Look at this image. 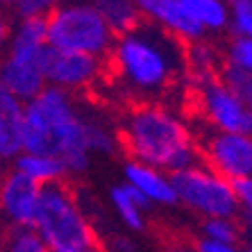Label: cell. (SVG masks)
Instances as JSON below:
<instances>
[{"label":"cell","mask_w":252,"mask_h":252,"mask_svg":"<svg viewBox=\"0 0 252 252\" xmlns=\"http://www.w3.org/2000/svg\"><path fill=\"white\" fill-rule=\"evenodd\" d=\"M187 46L155 25L139 23L116 34L105 57L109 82L132 102H153L187 77Z\"/></svg>","instance_id":"cell-1"},{"label":"cell","mask_w":252,"mask_h":252,"mask_svg":"<svg viewBox=\"0 0 252 252\" xmlns=\"http://www.w3.org/2000/svg\"><path fill=\"white\" fill-rule=\"evenodd\" d=\"M116 132L121 150L141 164L177 173L200 161L198 134L182 114L161 100L132 102L118 121Z\"/></svg>","instance_id":"cell-2"},{"label":"cell","mask_w":252,"mask_h":252,"mask_svg":"<svg viewBox=\"0 0 252 252\" xmlns=\"http://www.w3.org/2000/svg\"><path fill=\"white\" fill-rule=\"evenodd\" d=\"M23 150L48 153L64 161L68 175L91 168L94 155L87 146V109L73 94L48 84L23 105Z\"/></svg>","instance_id":"cell-3"},{"label":"cell","mask_w":252,"mask_h":252,"mask_svg":"<svg viewBox=\"0 0 252 252\" xmlns=\"http://www.w3.org/2000/svg\"><path fill=\"white\" fill-rule=\"evenodd\" d=\"M50 50L46 36V18L18 16L12 23L7 50L0 59V82L18 100L28 102L48 87L46 55Z\"/></svg>","instance_id":"cell-4"},{"label":"cell","mask_w":252,"mask_h":252,"mask_svg":"<svg viewBox=\"0 0 252 252\" xmlns=\"http://www.w3.org/2000/svg\"><path fill=\"white\" fill-rule=\"evenodd\" d=\"M46 36L53 50L84 53L105 59L116 34L94 0H62L46 16Z\"/></svg>","instance_id":"cell-5"},{"label":"cell","mask_w":252,"mask_h":252,"mask_svg":"<svg viewBox=\"0 0 252 252\" xmlns=\"http://www.w3.org/2000/svg\"><path fill=\"white\" fill-rule=\"evenodd\" d=\"M32 229L50 246V250L98 243L87 211L64 182L48 184L41 189Z\"/></svg>","instance_id":"cell-6"},{"label":"cell","mask_w":252,"mask_h":252,"mask_svg":"<svg viewBox=\"0 0 252 252\" xmlns=\"http://www.w3.org/2000/svg\"><path fill=\"white\" fill-rule=\"evenodd\" d=\"M177 205L198 218H234L239 214L236 184L218 175L207 164L195 161L173 173Z\"/></svg>","instance_id":"cell-7"},{"label":"cell","mask_w":252,"mask_h":252,"mask_svg":"<svg viewBox=\"0 0 252 252\" xmlns=\"http://www.w3.org/2000/svg\"><path fill=\"white\" fill-rule=\"evenodd\" d=\"M193 98L202 123L211 132H252V114L236 89L220 77L193 82Z\"/></svg>","instance_id":"cell-8"},{"label":"cell","mask_w":252,"mask_h":252,"mask_svg":"<svg viewBox=\"0 0 252 252\" xmlns=\"http://www.w3.org/2000/svg\"><path fill=\"white\" fill-rule=\"evenodd\" d=\"M200 161L229 182L252 177V132H211L198 136Z\"/></svg>","instance_id":"cell-9"},{"label":"cell","mask_w":252,"mask_h":252,"mask_svg":"<svg viewBox=\"0 0 252 252\" xmlns=\"http://www.w3.org/2000/svg\"><path fill=\"white\" fill-rule=\"evenodd\" d=\"M105 59L84 53L68 50H48L46 55V80L50 87H57L68 94L89 91L105 77Z\"/></svg>","instance_id":"cell-10"},{"label":"cell","mask_w":252,"mask_h":252,"mask_svg":"<svg viewBox=\"0 0 252 252\" xmlns=\"http://www.w3.org/2000/svg\"><path fill=\"white\" fill-rule=\"evenodd\" d=\"M41 187L9 168L0 175V220L9 227H32Z\"/></svg>","instance_id":"cell-11"},{"label":"cell","mask_w":252,"mask_h":252,"mask_svg":"<svg viewBox=\"0 0 252 252\" xmlns=\"http://www.w3.org/2000/svg\"><path fill=\"white\" fill-rule=\"evenodd\" d=\"M134 5L139 9L141 23L155 25L184 46L205 39V32L191 18L182 0H134Z\"/></svg>","instance_id":"cell-12"},{"label":"cell","mask_w":252,"mask_h":252,"mask_svg":"<svg viewBox=\"0 0 252 252\" xmlns=\"http://www.w3.org/2000/svg\"><path fill=\"white\" fill-rule=\"evenodd\" d=\"M123 182L134 189L150 207H175L177 205L173 173H168V170H161L157 166L127 159L123 164Z\"/></svg>","instance_id":"cell-13"},{"label":"cell","mask_w":252,"mask_h":252,"mask_svg":"<svg viewBox=\"0 0 252 252\" xmlns=\"http://www.w3.org/2000/svg\"><path fill=\"white\" fill-rule=\"evenodd\" d=\"M23 105L0 82V161H14L23 153Z\"/></svg>","instance_id":"cell-14"},{"label":"cell","mask_w":252,"mask_h":252,"mask_svg":"<svg viewBox=\"0 0 252 252\" xmlns=\"http://www.w3.org/2000/svg\"><path fill=\"white\" fill-rule=\"evenodd\" d=\"M107 200H109V207H112L116 220L125 227V232L139 234L148 227V214H150L153 207L123 180L116 182L114 187H109Z\"/></svg>","instance_id":"cell-15"},{"label":"cell","mask_w":252,"mask_h":252,"mask_svg":"<svg viewBox=\"0 0 252 252\" xmlns=\"http://www.w3.org/2000/svg\"><path fill=\"white\" fill-rule=\"evenodd\" d=\"M12 168L41 189L48 187V184L64 182V177L68 175L64 161L59 157L48 155V153H28V150H23V153L14 159Z\"/></svg>","instance_id":"cell-16"},{"label":"cell","mask_w":252,"mask_h":252,"mask_svg":"<svg viewBox=\"0 0 252 252\" xmlns=\"http://www.w3.org/2000/svg\"><path fill=\"white\" fill-rule=\"evenodd\" d=\"M182 2L205 34H220L229 30L232 7L225 0H182Z\"/></svg>","instance_id":"cell-17"},{"label":"cell","mask_w":252,"mask_h":252,"mask_svg":"<svg viewBox=\"0 0 252 252\" xmlns=\"http://www.w3.org/2000/svg\"><path fill=\"white\" fill-rule=\"evenodd\" d=\"M184 57H187V77L191 82H202V80L216 77L220 66H223L216 48L207 43L205 39L189 43L184 50Z\"/></svg>","instance_id":"cell-18"},{"label":"cell","mask_w":252,"mask_h":252,"mask_svg":"<svg viewBox=\"0 0 252 252\" xmlns=\"http://www.w3.org/2000/svg\"><path fill=\"white\" fill-rule=\"evenodd\" d=\"M87 146L94 157H114L121 150L116 125L100 114L87 112Z\"/></svg>","instance_id":"cell-19"},{"label":"cell","mask_w":252,"mask_h":252,"mask_svg":"<svg viewBox=\"0 0 252 252\" xmlns=\"http://www.w3.org/2000/svg\"><path fill=\"white\" fill-rule=\"evenodd\" d=\"M94 2L114 34H123L141 23L134 0H94Z\"/></svg>","instance_id":"cell-20"},{"label":"cell","mask_w":252,"mask_h":252,"mask_svg":"<svg viewBox=\"0 0 252 252\" xmlns=\"http://www.w3.org/2000/svg\"><path fill=\"white\" fill-rule=\"evenodd\" d=\"M0 252H53L32 227H9L0 243Z\"/></svg>","instance_id":"cell-21"},{"label":"cell","mask_w":252,"mask_h":252,"mask_svg":"<svg viewBox=\"0 0 252 252\" xmlns=\"http://www.w3.org/2000/svg\"><path fill=\"white\" fill-rule=\"evenodd\" d=\"M200 239L218 243H236L241 239V223L234 218H205L200 223Z\"/></svg>","instance_id":"cell-22"},{"label":"cell","mask_w":252,"mask_h":252,"mask_svg":"<svg viewBox=\"0 0 252 252\" xmlns=\"http://www.w3.org/2000/svg\"><path fill=\"white\" fill-rule=\"evenodd\" d=\"M223 64L243 70L246 75L252 77V39H248V36H236V34L232 36L227 41V46H225Z\"/></svg>","instance_id":"cell-23"},{"label":"cell","mask_w":252,"mask_h":252,"mask_svg":"<svg viewBox=\"0 0 252 252\" xmlns=\"http://www.w3.org/2000/svg\"><path fill=\"white\" fill-rule=\"evenodd\" d=\"M236 200H239V214L246 227L252 229V177L236 182Z\"/></svg>","instance_id":"cell-24"},{"label":"cell","mask_w":252,"mask_h":252,"mask_svg":"<svg viewBox=\"0 0 252 252\" xmlns=\"http://www.w3.org/2000/svg\"><path fill=\"white\" fill-rule=\"evenodd\" d=\"M229 30H232V34H236V36H248V39H252V2L232 9Z\"/></svg>","instance_id":"cell-25"},{"label":"cell","mask_w":252,"mask_h":252,"mask_svg":"<svg viewBox=\"0 0 252 252\" xmlns=\"http://www.w3.org/2000/svg\"><path fill=\"white\" fill-rule=\"evenodd\" d=\"M59 2H62V0H18L14 9H16L18 16H41V18H46Z\"/></svg>","instance_id":"cell-26"},{"label":"cell","mask_w":252,"mask_h":252,"mask_svg":"<svg viewBox=\"0 0 252 252\" xmlns=\"http://www.w3.org/2000/svg\"><path fill=\"white\" fill-rule=\"evenodd\" d=\"M107 252H141V243L132 232H121L107 241Z\"/></svg>","instance_id":"cell-27"},{"label":"cell","mask_w":252,"mask_h":252,"mask_svg":"<svg viewBox=\"0 0 252 252\" xmlns=\"http://www.w3.org/2000/svg\"><path fill=\"white\" fill-rule=\"evenodd\" d=\"M195 252H243L236 243H218V241L198 239L195 241Z\"/></svg>","instance_id":"cell-28"},{"label":"cell","mask_w":252,"mask_h":252,"mask_svg":"<svg viewBox=\"0 0 252 252\" xmlns=\"http://www.w3.org/2000/svg\"><path fill=\"white\" fill-rule=\"evenodd\" d=\"M9 34H12V21L7 18V14L0 9V59L7 50V43H9Z\"/></svg>","instance_id":"cell-29"},{"label":"cell","mask_w":252,"mask_h":252,"mask_svg":"<svg viewBox=\"0 0 252 252\" xmlns=\"http://www.w3.org/2000/svg\"><path fill=\"white\" fill-rule=\"evenodd\" d=\"M53 252H107L105 248H100L98 243L94 246H77V248H59V250H53Z\"/></svg>","instance_id":"cell-30"},{"label":"cell","mask_w":252,"mask_h":252,"mask_svg":"<svg viewBox=\"0 0 252 252\" xmlns=\"http://www.w3.org/2000/svg\"><path fill=\"white\" fill-rule=\"evenodd\" d=\"M241 95H243V100L248 102V109H250V114H252V77H248L246 84L241 87Z\"/></svg>","instance_id":"cell-31"},{"label":"cell","mask_w":252,"mask_h":252,"mask_svg":"<svg viewBox=\"0 0 252 252\" xmlns=\"http://www.w3.org/2000/svg\"><path fill=\"white\" fill-rule=\"evenodd\" d=\"M168 252H195V248H193V246H184V243H180V246L168 248Z\"/></svg>","instance_id":"cell-32"},{"label":"cell","mask_w":252,"mask_h":252,"mask_svg":"<svg viewBox=\"0 0 252 252\" xmlns=\"http://www.w3.org/2000/svg\"><path fill=\"white\" fill-rule=\"evenodd\" d=\"M232 9H236V7H241V5H248V2H252V0H225Z\"/></svg>","instance_id":"cell-33"},{"label":"cell","mask_w":252,"mask_h":252,"mask_svg":"<svg viewBox=\"0 0 252 252\" xmlns=\"http://www.w3.org/2000/svg\"><path fill=\"white\" fill-rule=\"evenodd\" d=\"M18 0H0V7H16Z\"/></svg>","instance_id":"cell-34"},{"label":"cell","mask_w":252,"mask_h":252,"mask_svg":"<svg viewBox=\"0 0 252 252\" xmlns=\"http://www.w3.org/2000/svg\"><path fill=\"white\" fill-rule=\"evenodd\" d=\"M243 252H252V243H248V246L243 248Z\"/></svg>","instance_id":"cell-35"},{"label":"cell","mask_w":252,"mask_h":252,"mask_svg":"<svg viewBox=\"0 0 252 252\" xmlns=\"http://www.w3.org/2000/svg\"><path fill=\"white\" fill-rule=\"evenodd\" d=\"M0 164H2V161H0Z\"/></svg>","instance_id":"cell-36"}]
</instances>
